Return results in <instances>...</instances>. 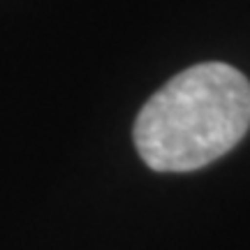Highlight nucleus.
Wrapping results in <instances>:
<instances>
[{
  "instance_id": "nucleus-1",
  "label": "nucleus",
  "mask_w": 250,
  "mask_h": 250,
  "mask_svg": "<svg viewBox=\"0 0 250 250\" xmlns=\"http://www.w3.org/2000/svg\"><path fill=\"white\" fill-rule=\"evenodd\" d=\"M250 127V81L225 62L169 79L134 121V146L155 171H195L223 158Z\"/></svg>"
}]
</instances>
